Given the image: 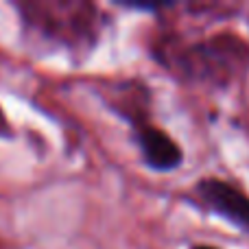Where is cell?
<instances>
[{
  "label": "cell",
  "instance_id": "1",
  "mask_svg": "<svg viewBox=\"0 0 249 249\" xmlns=\"http://www.w3.org/2000/svg\"><path fill=\"white\" fill-rule=\"evenodd\" d=\"M195 195L216 216L249 232V197L241 188L216 177H203L195 186Z\"/></svg>",
  "mask_w": 249,
  "mask_h": 249
},
{
  "label": "cell",
  "instance_id": "2",
  "mask_svg": "<svg viewBox=\"0 0 249 249\" xmlns=\"http://www.w3.org/2000/svg\"><path fill=\"white\" fill-rule=\"evenodd\" d=\"M136 142L142 151V160L149 168L158 173L175 171L184 162V151L181 146L168 136L166 131L151 124H142L136 133Z\"/></svg>",
  "mask_w": 249,
  "mask_h": 249
},
{
  "label": "cell",
  "instance_id": "3",
  "mask_svg": "<svg viewBox=\"0 0 249 249\" xmlns=\"http://www.w3.org/2000/svg\"><path fill=\"white\" fill-rule=\"evenodd\" d=\"M118 4H123V7H127V9H136V11H158V9H162V7H166V4H158V2H118Z\"/></svg>",
  "mask_w": 249,
  "mask_h": 249
},
{
  "label": "cell",
  "instance_id": "4",
  "mask_svg": "<svg viewBox=\"0 0 249 249\" xmlns=\"http://www.w3.org/2000/svg\"><path fill=\"white\" fill-rule=\"evenodd\" d=\"M193 249H216V247H210V245H195Z\"/></svg>",
  "mask_w": 249,
  "mask_h": 249
}]
</instances>
